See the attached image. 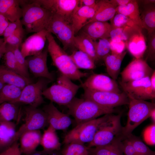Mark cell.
Masks as SVG:
<instances>
[{"label": "cell", "mask_w": 155, "mask_h": 155, "mask_svg": "<svg viewBox=\"0 0 155 155\" xmlns=\"http://www.w3.org/2000/svg\"><path fill=\"white\" fill-rule=\"evenodd\" d=\"M9 22L0 13V36H3L4 31Z\"/></svg>", "instance_id": "obj_50"}, {"label": "cell", "mask_w": 155, "mask_h": 155, "mask_svg": "<svg viewBox=\"0 0 155 155\" xmlns=\"http://www.w3.org/2000/svg\"><path fill=\"white\" fill-rule=\"evenodd\" d=\"M48 31L43 30L28 37L21 45V52L25 58L38 55L44 50Z\"/></svg>", "instance_id": "obj_18"}, {"label": "cell", "mask_w": 155, "mask_h": 155, "mask_svg": "<svg viewBox=\"0 0 155 155\" xmlns=\"http://www.w3.org/2000/svg\"><path fill=\"white\" fill-rule=\"evenodd\" d=\"M111 21L112 26L117 28H125L136 25L127 17L120 13L115 15Z\"/></svg>", "instance_id": "obj_42"}, {"label": "cell", "mask_w": 155, "mask_h": 155, "mask_svg": "<svg viewBox=\"0 0 155 155\" xmlns=\"http://www.w3.org/2000/svg\"><path fill=\"white\" fill-rule=\"evenodd\" d=\"M6 42L4 41L3 43L0 45V59L5 53L6 49Z\"/></svg>", "instance_id": "obj_53"}, {"label": "cell", "mask_w": 155, "mask_h": 155, "mask_svg": "<svg viewBox=\"0 0 155 155\" xmlns=\"http://www.w3.org/2000/svg\"><path fill=\"white\" fill-rule=\"evenodd\" d=\"M80 85L73 83L62 75L58 78L57 83L45 88L42 95L45 98L59 105L66 106L75 97Z\"/></svg>", "instance_id": "obj_5"}, {"label": "cell", "mask_w": 155, "mask_h": 155, "mask_svg": "<svg viewBox=\"0 0 155 155\" xmlns=\"http://www.w3.org/2000/svg\"><path fill=\"white\" fill-rule=\"evenodd\" d=\"M122 139L119 135L107 145L88 148L89 155H123Z\"/></svg>", "instance_id": "obj_25"}, {"label": "cell", "mask_w": 155, "mask_h": 155, "mask_svg": "<svg viewBox=\"0 0 155 155\" xmlns=\"http://www.w3.org/2000/svg\"><path fill=\"white\" fill-rule=\"evenodd\" d=\"M124 51L119 54L111 53L103 59L107 73L113 79L116 80L119 74L122 61L126 54Z\"/></svg>", "instance_id": "obj_29"}, {"label": "cell", "mask_w": 155, "mask_h": 155, "mask_svg": "<svg viewBox=\"0 0 155 155\" xmlns=\"http://www.w3.org/2000/svg\"><path fill=\"white\" fill-rule=\"evenodd\" d=\"M150 82L153 88L155 90V71L153 72L150 77Z\"/></svg>", "instance_id": "obj_54"}, {"label": "cell", "mask_w": 155, "mask_h": 155, "mask_svg": "<svg viewBox=\"0 0 155 155\" xmlns=\"http://www.w3.org/2000/svg\"><path fill=\"white\" fill-rule=\"evenodd\" d=\"M150 117L152 121L154 123H155V108L154 109L151 111Z\"/></svg>", "instance_id": "obj_56"}, {"label": "cell", "mask_w": 155, "mask_h": 155, "mask_svg": "<svg viewBox=\"0 0 155 155\" xmlns=\"http://www.w3.org/2000/svg\"><path fill=\"white\" fill-rule=\"evenodd\" d=\"M68 115L73 116L77 125L96 119L102 115L113 113V108L102 106L84 98L75 97L66 106Z\"/></svg>", "instance_id": "obj_3"}, {"label": "cell", "mask_w": 155, "mask_h": 155, "mask_svg": "<svg viewBox=\"0 0 155 155\" xmlns=\"http://www.w3.org/2000/svg\"><path fill=\"white\" fill-rule=\"evenodd\" d=\"M4 42V39L3 38H0V45L2 44Z\"/></svg>", "instance_id": "obj_59"}, {"label": "cell", "mask_w": 155, "mask_h": 155, "mask_svg": "<svg viewBox=\"0 0 155 155\" xmlns=\"http://www.w3.org/2000/svg\"><path fill=\"white\" fill-rule=\"evenodd\" d=\"M51 82L47 79L41 78L36 82L28 84L22 90L19 98L11 103L28 104L38 108L44 102L42 92Z\"/></svg>", "instance_id": "obj_10"}, {"label": "cell", "mask_w": 155, "mask_h": 155, "mask_svg": "<svg viewBox=\"0 0 155 155\" xmlns=\"http://www.w3.org/2000/svg\"><path fill=\"white\" fill-rule=\"evenodd\" d=\"M116 13L123 14L129 18L136 25L143 28L138 1L132 0L127 4L119 6L116 8Z\"/></svg>", "instance_id": "obj_31"}, {"label": "cell", "mask_w": 155, "mask_h": 155, "mask_svg": "<svg viewBox=\"0 0 155 155\" xmlns=\"http://www.w3.org/2000/svg\"><path fill=\"white\" fill-rule=\"evenodd\" d=\"M119 83L123 92L129 98L146 100L155 98V90L152 88L150 77Z\"/></svg>", "instance_id": "obj_11"}, {"label": "cell", "mask_w": 155, "mask_h": 155, "mask_svg": "<svg viewBox=\"0 0 155 155\" xmlns=\"http://www.w3.org/2000/svg\"><path fill=\"white\" fill-rule=\"evenodd\" d=\"M96 54L98 60H103L111 51L109 38L100 39L98 42L94 41Z\"/></svg>", "instance_id": "obj_39"}, {"label": "cell", "mask_w": 155, "mask_h": 155, "mask_svg": "<svg viewBox=\"0 0 155 155\" xmlns=\"http://www.w3.org/2000/svg\"><path fill=\"white\" fill-rule=\"evenodd\" d=\"M20 3V0H0V13L10 22L20 20L22 13Z\"/></svg>", "instance_id": "obj_24"}, {"label": "cell", "mask_w": 155, "mask_h": 155, "mask_svg": "<svg viewBox=\"0 0 155 155\" xmlns=\"http://www.w3.org/2000/svg\"><path fill=\"white\" fill-rule=\"evenodd\" d=\"M148 44L147 46L146 60L153 61L155 59V32L148 34Z\"/></svg>", "instance_id": "obj_43"}, {"label": "cell", "mask_w": 155, "mask_h": 155, "mask_svg": "<svg viewBox=\"0 0 155 155\" xmlns=\"http://www.w3.org/2000/svg\"><path fill=\"white\" fill-rule=\"evenodd\" d=\"M142 29L137 25L124 28L127 37L126 48L136 59L142 58L147 48Z\"/></svg>", "instance_id": "obj_14"}, {"label": "cell", "mask_w": 155, "mask_h": 155, "mask_svg": "<svg viewBox=\"0 0 155 155\" xmlns=\"http://www.w3.org/2000/svg\"><path fill=\"white\" fill-rule=\"evenodd\" d=\"M4 55L5 66L8 69L23 76L17 63L12 47L7 44L6 51Z\"/></svg>", "instance_id": "obj_38"}, {"label": "cell", "mask_w": 155, "mask_h": 155, "mask_svg": "<svg viewBox=\"0 0 155 155\" xmlns=\"http://www.w3.org/2000/svg\"><path fill=\"white\" fill-rule=\"evenodd\" d=\"M43 110L47 115L49 125L56 130L65 129L71 123L69 115L59 111L51 102L45 105Z\"/></svg>", "instance_id": "obj_19"}, {"label": "cell", "mask_w": 155, "mask_h": 155, "mask_svg": "<svg viewBox=\"0 0 155 155\" xmlns=\"http://www.w3.org/2000/svg\"><path fill=\"white\" fill-rule=\"evenodd\" d=\"M18 65L24 77L30 78L28 68L26 59L22 55L19 47H12Z\"/></svg>", "instance_id": "obj_40"}, {"label": "cell", "mask_w": 155, "mask_h": 155, "mask_svg": "<svg viewBox=\"0 0 155 155\" xmlns=\"http://www.w3.org/2000/svg\"><path fill=\"white\" fill-rule=\"evenodd\" d=\"M4 84L2 83L0 81V91L1 90V89L3 88V86L4 85Z\"/></svg>", "instance_id": "obj_57"}, {"label": "cell", "mask_w": 155, "mask_h": 155, "mask_svg": "<svg viewBox=\"0 0 155 155\" xmlns=\"http://www.w3.org/2000/svg\"><path fill=\"white\" fill-rule=\"evenodd\" d=\"M46 30L56 36L62 43L64 50L75 48V35L71 24L61 17L53 14Z\"/></svg>", "instance_id": "obj_8"}, {"label": "cell", "mask_w": 155, "mask_h": 155, "mask_svg": "<svg viewBox=\"0 0 155 155\" xmlns=\"http://www.w3.org/2000/svg\"><path fill=\"white\" fill-rule=\"evenodd\" d=\"M155 124L153 123L147 127L143 133L144 141L147 144L154 146L155 144Z\"/></svg>", "instance_id": "obj_45"}, {"label": "cell", "mask_w": 155, "mask_h": 155, "mask_svg": "<svg viewBox=\"0 0 155 155\" xmlns=\"http://www.w3.org/2000/svg\"><path fill=\"white\" fill-rule=\"evenodd\" d=\"M122 114L114 115L111 120L96 132L92 140L87 146L88 148L107 145L121 134L123 127L121 122Z\"/></svg>", "instance_id": "obj_12"}, {"label": "cell", "mask_w": 155, "mask_h": 155, "mask_svg": "<svg viewBox=\"0 0 155 155\" xmlns=\"http://www.w3.org/2000/svg\"><path fill=\"white\" fill-rule=\"evenodd\" d=\"M16 124L12 121H0V152L15 142Z\"/></svg>", "instance_id": "obj_28"}, {"label": "cell", "mask_w": 155, "mask_h": 155, "mask_svg": "<svg viewBox=\"0 0 155 155\" xmlns=\"http://www.w3.org/2000/svg\"><path fill=\"white\" fill-rule=\"evenodd\" d=\"M127 120L123 127L121 136L123 138L132 133L133 130L150 117L151 111L155 108V104L145 100L129 98Z\"/></svg>", "instance_id": "obj_6"}, {"label": "cell", "mask_w": 155, "mask_h": 155, "mask_svg": "<svg viewBox=\"0 0 155 155\" xmlns=\"http://www.w3.org/2000/svg\"><path fill=\"white\" fill-rule=\"evenodd\" d=\"M95 11V7H90L80 4L74 11L71 22L75 35L93 17Z\"/></svg>", "instance_id": "obj_22"}, {"label": "cell", "mask_w": 155, "mask_h": 155, "mask_svg": "<svg viewBox=\"0 0 155 155\" xmlns=\"http://www.w3.org/2000/svg\"><path fill=\"white\" fill-rule=\"evenodd\" d=\"M0 81L4 84L13 85L22 89L28 84L33 83L30 78L12 71L5 66L0 65Z\"/></svg>", "instance_id": "obj_23"}, {"label": "cell", "mask_w": 155, "mask_h": 155, "mask_svg": "<svg viewBox=\"0 0 155 155\" xmlns=\"http://www.w3.org/2000/svg\"><path fill=\"white\" fill-rule=\"evenodd\" d=\"M95 8L96 11L94 15L86 24L94 21L105 22L111 20L116 13V7L109 3L108 0L97 1Z\"/></svg>", "instance_id": "obj_27"}, {"label": "cell", "mask_w": 155, "mask_h": 155, "mask_svg": "<svg viewBox=\"0 0 155 155\" xmlns=\"http://www.w3.org/2000/svg\"><path fill=\"white\" fill-rule=\"evenodd\" d=\"M46 155H53V151H48Z\"/></svg>", "instance_id": "obj_58"}, {"label": "cell", "mask_w": 155, "mask_h": 155, "mask_svg": "<svg viewBox=\"0 0 155 155\" xmlns=\"http://www.w3.org/2000/svg\"><path fill=\"white\" fill-rule=\"evenodd\" d=\"M48 53L47 48L39 54L28 57L26 60L28 69L35 77L45 78L52 81L54 77L49 71L47 65Z\"/></svg>", "instance_id": "obj_17"}, {"label": "cell", "mask_w": 155, "mask_h": 155, "mask_svg": "<svg viewBox=\"0 0 155 155\" xmlns=\"http://www.w3.org/2000/svg\"><path fill=\"white\" fill-rule=\"evenodd\" d=\"M74 42L75 48L88 55L95 62L98 61L95 53L94 41L90 37L82 32L75 36Z\"/></svg>", "instance_id": "obj_32"}, {"label": "cell", "mask_w": 155, "mask_h": 155, "mask_svg": "<svg viewBox=\"0 0 155 155\" xmlns=\"http://www.w3.org/2000/svg\"><path fill=\"white\" fill-rule=\"evenodd\" d=\"M112 26L107 22L94 21L84 26L81 29L82 32L93 40L97 39L109 38Z\"/></svg>", "instance_id": "obj_20"}, {"label": "cell", "mask_w": 155, "mask_h": 155, "mask_svg": "<svg viewBox=\"0 0 155 155\" xmlns=\"http://www.w3.org/2000/svg\"><path fill=\"white\" fill-rule=\"evenodd\" d=\"M140 1L144 5H148L151 3H154L155 0H140Z\"/></svg>", "instance_id": "obj_55"}, {"label": "cell", "mask_w": 155, "mask_h": 155, "mask_svg": "<svg viewBox=\"0 0 155 155\" xmlns=\"http://www.w3.org/2000/svg\"><path fill=\"white\" fill-rule=\"evenodd\" d=\"M112 114H106L101 117L77 125L65 135L63 144L66 145L71 143L83 144L90 143L97 131L111 120L114 115Z\"/></svg>", "instance_id": "obj_4"}, {"label": "cell", "mask_w": 155, "mask_h": 155, "mask_svg": "<svg viewBox=\"0 0 155 155\" xmlns=\"http://www.w3.org/2000/svg\"><path fill=\"white\" fill-rule=\"evenodd\" d=\"M20 104L10 102L0 104V121H15L16 125L21 119L23 111Z\"/></svg>", "instance_id": "obj_26"}, {"label": "cell", "mask_w": 155, "mask_h": 155, "mask_svg": "<svg viewBox=\"0 0 155 155\" xmlns=\"http://www.w3.org/2000/svg\"><path fill=\"white\" fill-rule=\"evenodd\" d=\"M80 85L84 89L118 93L122 92L116 80L103 74L93 73Z\"/></svg>", "instance_id": "obj_16"}, {"label": "cell", "mask_w": 155, "mask_h": 155, "mask_svg": "<svg viewBox=\"0 0 155 155\" xmlns=\"http://www.w3.org/2000/svg\"><path fill=\"white\" fill-rule=\"evenodd\" d=\"M23 26L20 20H18L15 22H9L5 28L3 35L4 40L11 35L15 31Z\"/></svg>", "instance_id": "obj_46"}, {"label": "cell", "mask_w": 155, "mask_h": 155, "mask_svg": "<svg viewBox=\"0 0 155 155\" xmlns=\"http://www.w3.org/2000/svg\"><path fill=\"white\" fill-rule=\"evenodd\" d=\"M56 130L49 125L44 131L40 144L43 148V150L51 152L59 151L60 150L61 144Z\"/></svg>", "instance_id": "obj_30"}, {"label": "cell", "mask_w": 155, "mask_h": 155, "mask_svg": "<svg viewBox=\"0 0 155 155\" xmlns=\"http://www.w3.org/2000/svg\"><path fill=\"white\" fill-rule=\"evenodd\" d=\"M123 155H138L130 141L127 138L122 139Z\"/></svg>", "instance_id": "obj_48"}, {"label": "cell", "mask_w": 155, "mask_h": 155, "mask_svg": "<svg viewBox=\"0 0 155 155\" xmlns=\"http://www.w3.org/2000/svg\"><path fill=\"white\" fill-rule=\"evenodd\" d=\"M19 144L18 141L14 142L10 146L0 152V155H22Z\"/></svg>", "instance_id": "obj_49"}, {"label": "cell", "mask_w": 155, "mask_h": 155, "mask_svg": "<svg viewBox=\"0 0 155 155\" xmlns=\"http://www.w3.org/2000/svg\"><path fill=\"white\" fill-rule=\"evenodd\" d=\"M132 0H108L110 3L116 7L118 6L126 5L131 1Z\"/></svg>", "instance_id": "obj_51"}, {"label": "cell", "mask_w": 155, "mask_h": 155, "mask_svg": "<svg viewBox=\"0 0 155 155\" xmlns=\"http://www.w3.org/2000/svg\"><path fill=\"white\" fill-rule=\"evenodd\" d=\"M83 98L92 101L105 107H115L128 104L129 98L123 91L121 93L100 91L84 89Z\"/></svg>", "instance_id": "obj_9"}, {"label": "cell", "mask_w": 155, "mask_h": 155, "mask_svg": "<svg viewBox=\"0 0 155 155\" xmlns=\"http://www.w3.org/2000/svg\"><path fill=\"white\" fill-rule=\"evenodd\" d=\"M46 39L48 53L51 57L53 64L62 75L71 80L80 81L82 78L88 76V73L82 72L77 68L69 55L57 43L51 33H47Z\"/></svg>", "instance_id": "obj_1"}, {"label": "cell", "mask_w": 155, "mask_h": 155, "mask_svg": "<svg viewBox=\"0 0 155 155\" xmlns=\"http://www.w3.org/2000/svg\"><path fill=\"white\" fill-rule=\"evenodd\" d=\"M42 7L71 23L72 15L80 5L78 0H34Z\"/></svg>", "instance_id": "obj_13"}, {"label": "cell", "mask_w": 155, "mask_h": 155, "mask_svg": "<svg viewBox=\"0 0 155 155\" xmlns=\"http://www.w3.org/2000/svg\"><path fill=\"white\" fill-rule=\"evenodd\" d=\"M30 1V3H26L25 1H20L22 11L20 20L22 25L27 33H36L46 30L53 14L38 3Z\"/></svg>", "instance_id": "obj_2"}, {"label": "cell", "mask_w": 155, "mask_h": 155, "mask_svg": "<svg viewBox=\"0 0 155 155\" xmlns=\"http://www.w3.org/2000/svg\"><path fill=\"white\" fill-rule=\"evenodd\" d=\"M69 55L78 69H92L95 67L94 60L88 55L82 51H74Z\"/></svg>", "instance_id": "obj_34"}, {"label": "cell", "mask_w": 155, "mask_h": 155, "mask_svg": "<svg viewBox=\"0 0 155 155\" xmlns=\"http://www.w3.org/2000/svg\"><path fill=\"white\" fill-rule=\"evenodd\" d=\"M140 18L143 28L148 32V34L155 32V6L154 3L144 5Z\"/></svg>", "instance_id": "obj_33"}, {"label": "cell", "mask_w": 155, "mask_h": 155, "mask_svg": "<svg viewBox=\"0 0 155 155\" xmlns=\"http://www.w3.org/2000/svg\"><path fill=\"white\" fill-rule=\"evenodd\" d=\"M96 2L97 1L95 0H80V5L92 8H94L95 7Z\"/></svg>", "instance_id": "obj_52"}, {"label": "cell", "mask_w": 155, "mask_h": 155, "mask_svg": "<svg viewBox=\"0 0 155 155\" xmlns=\"http://www.w3.org/2000/svg\"><path fill=\"white\" fill-rule=\"evenodd\" d=\"M22 90L13 85L5 84L0 91V104L15 101L20 96Z\"/></svg>", "instance_id": "obj_35"}, {"label": "cell", "mask_w": 155, "mask_h": 155, "mask_svg": "<svg viewBox=\"0 0 155 155\" xmlns=\"http://www.w3.org/2000/svg\"><path fill=\"white\" fill-rule=\"evenodd\" d=\"M154 70L145 60L142 58H135L121 73L120 81L127 82L148 77H150Z\"/></svg>", "instance_id": "obj_15"}, {"label": "cell", "mask_w": 155, "mask_h": 155, "mask_svg": "<svg viewBox=\"0 0 155 155\" xmlns=\"http://www.w3.org/2000/svg\"><path fill=\"white\" fill-rule=\"evenodd\" d=\"M25 30L23 26L18 28L4 40L6 44L12 47H20L22 43Z\"/></svg>", "instance_id": "obj_41"}, {"label": "cell", "mask_w": 155, "mask_h": 155, "mask_svg": "<svg viewBox=\"0 0 155 155\" xmlns=\"http://www.w3.org/2000/svg\"><path fill=\"white\" fill-rule=\"evenodd\" d=\"M65 145L62 155H89L88 148L84 144L71 143Z\"/></svg>", "instance_id": "obj_37"}, {"label": "cell", "mask_w": 155, "mask_h": 155, "mask_svg": "<svg viewBox=\"0 0 155 155\" xmlns=\"http://www.w3.org/2000/svg\"><path fill=\"white\" fill-rule=\"evenodd\" d=\"M109 40L111 53L119 54L124 51L126 48L125 42L121 41L118 42H115L112 41L110 38Z\"/></svg>", "instance_id": "obj_47"}, {"label": "cell", "mask_w": 155, "mask_h": 155, "mask_svg": "<svg viewBox=\"0 0 155 155\" xmlns=\"http://www.w3.org/2000/svg\"><path fill=\"white\" fill-rule=\"evenodd\" d=\"M42 135L39 130L27 131L23 133L19 139L22 154L26 155L36 150L40 144Z\"/></svg>", "instance_id": "obj_21"}, {"label": "cell", "mask_w": 155, "mask_h": 155, "mask_svg": "<svg viewBox=\"0 0 155 155\" xmlns=\"http://www.w3.org/2000/svg\"><path fill=\"white\" fill-rule=\"evenodd\" d=\"M23 112L24 123L16 131L15 142L26 131L43 129L49 125L47 115L43 110L28 105L24 107Z\"/></svg>", "instance_id": "obj_7"}, {"label": "cell", "mask_w": 155, "mask_h": 155, "mask_svg": "<svg viewBox=\"0 0 155 155\" xmlns=\"http://www.w3.org/2000/svg\"><path fill=\"white\" fill-rule=\"evenodd\" d=\"M125 137L131 142L138 155H155V152L151 150L138 137L131 133Z\"/></svg>", "instance_id": "obj_36"}, {"label": "cell", "mask_w": 155, "mask_h": 155, "mask_svg": "<svg viewBox=\"0 0 155 155\" xmlns=\"http://www.w3.org/2000/svg\"><path fill=\"white\" fill-rule=\"evenodd\" d=\"M110 38L113 42H118L123 41L125 42L127 37L124 28H117L112 26L110 32Z\"/></svg>", "instance_id": "obj_44"}]
</instances>
